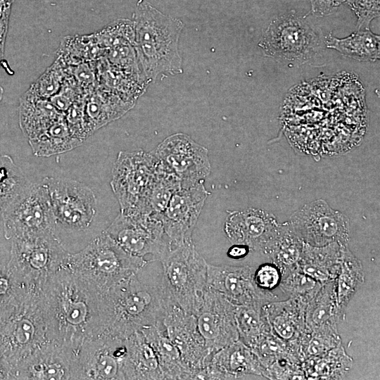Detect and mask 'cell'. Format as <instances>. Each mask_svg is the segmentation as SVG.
<instances>
[{
    "label": "cell",
    "instance_id": "obj_1",
    "mask_svg": "<svg viewBox=\"0 0 380 380\" xmlns=\"http://www.w3.org/2000/svg\"><path fill=\"white\" fill-rule=\"evenodd\" d=\"M101 295L61 266L39 292L49 341L75 353L83 343L99 336Z\"/></svg>",
    "mask_w": 380,
    "mask_h": 380
},
{
    "label": "cell",
    "instance_id": "obj_2",
    "mask_svg": "<svg viewBox=\"0 0 380 380\" xmlns=\"http://www.w3.org/2000/svg\"><path fill=\"white\" fill-rule=\"evenodd\" d=\"M141 270L101 293L99 336L125 339L143 329L163 325L168 295L161 281H145Z\"/></svg>",
    "mask_w": 380,
    "mask_h": 380
},
{
    "label": "cell",
    "instance_id": "obj_3",
    "mask_svg": "<svg viewBox=\"0 0 380 380\" xmlns=\"http://www.w3.org/2000/svg\"><path fill=\"white\" fill-rule=\"evenodd\" d=\"M133 23L134 47L146 78L154 80L164 72H182L178 42L183 23L144 0L137 4Z\"/></svg>",
    "mask_w": 380,
    "mask_h": 380
},
{
    "label": "cell",
    "instance_id": "obj_4",
    "mask_svg": "<svg viewBox=\"0 0 380 380\" xmlns=\"http://www.w3.org/2000/svg\"><path fill=\"white\" fill-rule=\"evenodd\" d=\"M149 262L125 251L102 231L81 250L68 253L61 266L103 293Z\"/></svg>",
    "mask_w": 380,
    "mask_h": 380
},
{
    "label": "cell",
    "instance_id": "obj_5",
    "mask_svg": "<svg viewBox=\"0 0 380 380\" xmlns=\"http://www.w3.org/2000/svg\"><path fill=\"white\" fill-rule=\"evenodd\" d=\"M8 272L23 291L35 293L62 265L68 252L53 233L13 239Z\"/></svg>",
    "mask_w": 380,
    "mask_h": 380
},
{
    "label": "cell",
    "instance_id": "obj_6",
    "mask_svg": "<svg viewBox=\"0 0 380 380\" xmlns=\"http://www.w3.org/2000/svg\"><path fill=\"white\" fill-rule=\"evenodd\" d=\"M160 262L166 293L183 310L194 315L207 289V262L192 241L172 247Z\"/></svg>",
    "mask_w": 380,
    "mask_h": 380
},
{
    "label": "cell",
    "instance_id": "obj_7",
    "mask_svg": "<svg viewBox=\"0 0 380 380\" xmlns=\"http://www.w3.org/2000/svg\"><path fill=\"white\" fill-rule=\"evenodd\" d=\"M158 165V160L152 151L119 152L112 170L110 186L120 205V213L149 214V198Z\"/></svg>",
    "mask_w": 380,
    "mask_h": 380
},
{
    "label": "cell",
    "instance_id": "obj_8",
    "mask_svg": "<svg viewBox=\"0 0 380 380\" xmlns=\"http://www.w3.org/2000/svg\"><path fill=\"white\" fill-rule=\"evenodd\" d=\"M39 292L25 296L0 319V349L12 372L27 356L49 341Z\"/></svg>",
    "mask_w": 380,
    "mask_h": 380
},
{
    "label": "cell",
    "instance_id": "obj_9",
    "mask_svg": "<svg viewBox=\"0 0 380 380\" xmlns=\"http://www.w3.org/2000/svg\"><path fill=\"white\" fill-rule=\"evenodd\" d=\"M322 45L315 27L293 11L273 18L258 43L266 56L298 64L315 58Z\"/></svg>",
    "mask_w": 380,
    "mask_h": 380
},
{
    "label": "cell",
    "instance_id": "obj_10",
    "mask_svg": "<svg viewBox=\"0 0 380 380\" xmlns=\"http://www.w3.org/2000/svg\"><path fill=\"white\" fill-rule=\"evenodd\" d=\"M42 181L46 185L55 219V235L63 232L69 236H77L89 232L96 213L92 189L68 178L46 177Z\"/></svg>",
    "mask_w": 380,
    "mask_h": 380
},
{
    "label": "cell",
    "instance_id": "obj_11",
    "mask_svg": "<svg viewBox=\"0 0 380 380\" xmlns=\"http://www.w3.org/2000/svg\"><path fill=\"white\" fill-rule=\"evenodd\" d=\"M1 220L7 240L54 234L56 222L46 184L30 182L2 212Z\"/></svg>",
    "mask_w": 380,
    "mask_h": 380
},
{
    "label": "cell",
    "instance_id": "obj_12",
    "mask_svg": "<svg viewBox=\"0 0 380 380\" xmlns=\"http://www.w3.org/2000/svg\"><path fill=\"white\" fill-rule=\"evenodd\" d=\"M129 254L151 261H160L172 248L165 239L162 222L149 214L125 215L120 213L103 230Z\"/></svg>",
    "mask_w": 380,
    "mask_h": 380
},
{
    "label": "cell",
    "instance_id": "obj_13",
    "mask_svg": "<svg viewBox=\"0 0 380 380\" xmlns=\"http://www.w3.org/2000/svg\"><path fill=\"white\" fill-rule=\"evenodd\" d=\"M289 222L303 242L312 246L332 243L348 245L350 241L348 218L322 199L305 205L291 216Z\"/></svg>",
    "mask_w": 380,
    "mask_h": 380
},
{
    "label": "cell",
    "instance_id": "obj_14",
    "mask_svg": "<svg viewBox=\"0 0 380 380\" xmlns=\"http://www.w3.org/2000/svg\"><path fill=\"white\" fill-rule=\"evenodd\" d=\"M152 151L160 164L180 180L182 188L204 182L210 172L208 150L186 134L169 136Z\"/></svg>",
    "mask_w": 380,
    "mask_h": 380
},
{
    "label": "cell",
    "instance_id": "obj_15",
    "mask_svg": "<svg viewBox=\"0 0 380 380\" xmlns=\"http://www.w3.org/2000/svg\"><path fill=\"white\" fill-rule=\"evenodd\" d=\"M125 339L101 335L82 344L75 351L72 379H125Z\"/></svg>",
    "mask_w": 380,
    "mask_h": 380
},
{
    "label": "cell",
    "instance_id": "obj_16",
    "mask_svg": "<svg viewBox=\"0 0 380 380\" xmlns=\"http://www.w3.org/2000/svg\"><path fill=\"white\" fill-rule=\"evenodd\" d=\"M235 308L222 294L207 287L194 316L210 356L239 340Z\"/></svg>",
    "mask_w": 380,
    "mask_h": 380
},
{
    "label": "cell",
    "instance_id": "obj_17",
    "mask_svg": "<svg viewBox=\"0 0 380 380\" xmlns=\"http://www.w3.org/2000/svg\"><path fill=\"white\" fill-rule=\"evenodd\" d=\"M203 182L177 190L162 215L160 220L172 247L192 241L194 229L209 194Z\"/></svg>",
    "mask_w": 380,
    "mask_h": 380
},
{
    "label": "cell",
    "instance_id": "obj_18",
    "mask_svg": "<svg viewBox=\"0 0 380 380\" xmlns=\"http://www.w3.org/2000/svg\"><path fill=\"white\" fill-rule=\"evenodd\" d=\"M163 325L183 361L193 371L194 379H198L209 353L198 329L195 316L183 310L169 296Z\"/></svg>",
    "mask_w": 380,
    "mask_h": 380
},
{
    "label": "cell",
    "instance_id": "obj_19",
    "mask_svg": "<svg viewBox=\"0 0 380 380\" xmlns=\"http://www.w3.org/2000/svg\"><path fill=\"white\" fill-rule=\"evenodd\" d=\"M279 225L271 213L250 208L230 211L224 221V231L233 244L246 245L251 251L265 254Z\"/></svg>",
    "mask_w": 380,
    "mask_h": 380
},
{
    "label": "cell",
    "instance_id": "obj_20",
    "mask_svg": "<svg viewBox=\"0 0 380 380\" xmlns=\"http://www.w3.org/2000/svg\"><path fill=\"white\" fill-rule=\"evenodd\" d=\"M254 270L250 266L208 264L207 287L220 293L235 305L278 300L272 292L262 291L255 286L253 280Z\"/></svg>",
    "mask_w": 380,
    "mask_h": 380
},
{
    "label": "cell",
    "instance_id": "obj_21",
    "mask_svg": "<svg viewBox=\"0 0 380 380\" xmlns=\"http://www.w3.org/2000/svg\"><path fill=\"white\" fill-rule=\"evenodd\" d=\"M74 355L72 350L48 341L13 369L12 379H72Z\"/></svg>",
    "mask_w": 380,
    "mask_h": 380
},
{
    "label": "cell",
    "instance_id": "obj_22",
    "mask_svg": "<svg viewBox=\"0 0 380 380\" xmlns=\"http://www.w3.org/2000/svg\"><path fill=\"white\" fill-rule=\"evenodd\" d=\"M262 368L252 350L240 340L215 353L198 379H236L248 374L262 376Z\"/></svg>",
    "mask_w": 380,
    "mask_h": 380
},
{
    "label": "cell",
    "instance_id": "obj_23",
    "mask_svg": "<svg viewBox=\"0 0 380 380\" xmlns=\"http://www.w3.org/2000/svg\"><path fill=\"white\" fill-rule=\"evenodd\" d=\"M305 307L306 305L288 298L264 303L261 310L272 331L291 346L305 331Z\"/></svg>",
    "mask_w": 380,
    "mask_h": 380
},
{
    "label": "cell",
    "instance_id": "obj_24",
    "mask_svg": "<svg viewBox=\"0 0 380 380\" xmlns=\"http://www.w3.org/2000/svg\"><path fill=\"white\" fill-rule=\"evenodd\" d=\"M134 105V102L125 100L110 89L96 87L84 98V110L89 136L122 116Z\"/></svg>",
    "mask_w": 380,
    "mask_h": 380
},
{
    "label": "cell",
    "instance_id": "obj_25",
    "mask_svg": "<svg viewBox=\"0 0 380 380\" xmlns=\"http://www.w3.org/2000/svg\"><path fill=\"white\" fill-rule=\"evenodd\" d=\"M125 379H163L156 354L141 330L125 338Z\"/></svg>",
    "mask_w": 380,
    "mask_h": 380
},
{
    "label": "cell",
    "instance_id": "obj_26",
    "mask_svg": "<svg viewBox=\"0 0 380 380\" xmlns=\"http://www.w3.org/2000/svg\"><path fill=\"white\" fill-rule=\"evenodd\" d=\"M345 246L332 243L316 247L305 243L296 267L322 284L336 279Z\"/></svg>",
    "mask_w": 380,
    "mask_h": 380
},
{
    "label": "cell",
    "instance_id": "obj_27",
    "mask_svg": "<svg viewBox=\"0 0 380 380\" xmlns=\"http://www.w3.org/2000/svg\"><path fill=\"white\" fill-rule=\"evenodd\" d=\"M141 331L156 354L163 379H194L193 371L168 338L164 325L152 326Z\"/></svg>",
    "mask_w": 380,
    "mask_h": 380
},
{
    "label": "cell",
    "instance_id": "obj_28",
    "mask_svg": "<svg viewBox=\"0 0 380 380\" xmlns=\"http://www.w3.org/2000/svg\"><path fill=\"white\" fill-rule=\"evenodd\" d=\"M64 117L49 99L39 98L27 91L20 97L19 125L24 135L33 139Z\"/></svg>",
    "mask_w": 380,
    "mask_h": 380
},
{
    "label": "cell",
    "instance_id": "obj_29",
    "mask_svg": "<svg viewBox=\"0 0 380 380\" xmlns=\"http://www.w3.org/2000/svg\"><path fill=\"white\" fill-rule=\"evenodd\" d=\"M345 312L339 308L336 296L335 279L323 283L305 310V331L324 327H337Z\"/></svg>",
    "mask_w": 380,
    "mask_h": 380
},
{
    "label": "cell",
    "instance_id": "obj_30",
    "mask_svg": "<svg viewBox=\"0 0 380 380\" xmlns=\"http://www.w3.org/2000/svg\"><path fill=\"white\" fill-rule=\"evenodd\" d=\"M325 44L346 57L360 61L373 62L380 58L379 35L369 29L357 30L344 38H336L330 34Z\"/></svg>",
    "mask_w": 380,
    "mask_h": 380
},
{
    "label": "cell",
    "instance_id": "obj_31",
    "mask_svg": "<svg viewBox=\"0 0 380 380\" xmlns=\"http://www.w3.org/2000/svg\"><path fill=\"white\" fill-rule=\"evenodd\" d=\"M353 359L340 346L326 354L302 362L305 379H341L349 372Z\"/></svg>",
    "mask_w": 380,
    "mask_h": 380
},
{
    "label": "cell",
    "instance_id": "obj_32",
    "mask_svg": "<svg viewBox=\"0 0 380 380\" xmlns=\"http://www.w3.org/2000/svg\"><path fill=\"white\" fill-rule=\"evenodd\" d=\"M304 245L288 221L280 224L278 232L265 255L281 270L283 275L297 266Z\"/></svg>",
    "mask_w": 380,
    "mask_h": 380
},
{
    "label": "cell",
    "instance_id": "obj_33",
    "mask_svg": "<svg viewBox=\"0 0 380 380\" xmlns=\"http://www.w3.org/2000/svg\"><path fill=\"white\" fill-rule=\"evenodd\" d=\"M28 141L34 155L44 157L70 151L82 144L72 134L65 115Z\"/></svg>",
    "mask_w": 380,
    "mask_h": 380
},
{
    "label": "cell",
    "instance_id": "obj_34",
    "mask_svg": "<svg viewBox=\"0 0 380 380\" xmlns=\"http://www.w3.org/2000/svg\"><path fill=\"white\" fill-rule=\"evenodd\" d=\"M335 281L337 303L345 312L350 301L365 281L362 263L348 249V245L343 248L340 270Z\"/></svg>",
    "mask_w": 380,
    "mask_h": 380
},
{
    "label": "cell",
    "instance_id": "obj_35",
    "mask_svg": "<svg viewBox=\"0 0 380 380\" xmlns=\"http://www.w3.org/2000/svg\"><path fill=\"white\" fill-rule=\"evenodd\" d=\"M341 344L337 327H324L310 332L304 331L291 346V349L302 362L308 358L322 356Z\"/></svg>",
    "mask_w": 380,
    "mask_h": 380
},
{
    "label": "cell",
    "instance_id": "obj_36",
    "mask_svg": "<svg viewBox=\"0 0 380 380\" xmlns=\"http://www.w3.org/2000/svg\"><path fill=\"white\" fill-rule=\"evenodd\" d=\"M104 52L105 49L96 44L91 34L65 37L58 48L57 56L68 66H73L82 62L98 60Z\"/></svg>",
    "mask_w": 380,
    "mask_h": 380
},
{
    "label": "cell",
    "instance_id": "obj_37",
    "mask_svg": "<svg viewBox=\"0 0 380 380\" xmlns=\"http://www.w3.org/2000/svg\"><path fill=\"white\" fill-rule=\"evenodd\" d=\"M263 303L236 305L235 319L241 342L249 348L270 326L264 317L261 307Z\"/></svg>",
    "mask_w": 380,
    "mask_h": 380
},
{
    "label": "cell",
    "instance_id": "obj_38",
    "mask_svg": "<svg viewBox=\"0 0 380 380\" xmlns=\"http://www.w3.org/2000/svg\"><path fill=\"white\" fill-rule=\"evenodd\" d=\"M21 169L8 155L0 156V213L30 184Z\"/></svg>",
    "mask_w": 380,
    "mask_h": 380
},
{
    "label": "cell",
    "instance_id": "obj_39",
    "mask_svg": "<svg viewBox=\"0 0 380 380\" xmlns=\"http://www.w3.org/2000/svg\"><path fill=\"white\" fill-rule=\"evenodd\" d=\"M181 188L180 180L158 161L156 178L149 198V214L160 220L172 195Z\"/></svg>",
    "mask_w": 380,
    "mask_h": 380
},
{
    "label": "cell",
    "instance_id": "obj_40",
    "mask_svg": "<svg viewBox=\"0 0 380 380\" xmlns=\"http://www.w3.org/2000/svg\"><path fill=\"white\" fill-rule=\"evenodd\" d=\"M322 284L296 267L283 274L279 287L288 298L307 305L319 290Z\"/></svg>",
    "mask_w": 380,
    "mask_h": 380
},
{
    "label": "cell",
    "instance_id": "obj_41",
    "mask_svg": "<svg viewBox=\"0 0 380 380\" xmlns=\"http://www.w3.org/2000/svg\"><path fill=\"white\" fill-rule=\"evenodd\" d=\"M69 72V66L57 56L55 61L30 86L27 91L42 99H50L58 92Z\"/></svg>",
    "mask_w": 380,
    "mask_h": 380
},
{
    "label": "cell",
    "instance_id": "obj_42",
    "mask_svg": "<svg viewBox=\"0 0 380 380\" xmlns=\"http://www.w3.org/2000/svg\"><path fill=\"white\" fill-rule=\"evenodd\" d=\"M250 348L256 355L262 372L279 357L292 351L290 345L278 337L270 327L258 338Z\"/></svg>",
    "mask_w": 380,
    "mask_h": 380
},
{
    "label": "cell",
    "instance_id": "obj_43",
    "mask_svg": "<svg viewBox=\"0 0 380 380\" xmlns=\"http://www.w3.org/2000/svg\"><path fill=\"white\" fill-rule=\"evenodd\" d=\"M92 36L96 44L103 49L121 44L134 45V23L125 19L118 20L92 34Z\"/></svg>",
    "mask_w": 380,
    "mask_h": 380
},
{
    "label": "cell",
    "instance_id": "obj_44",
    "mask_svg": "<svg viewBox=\"0 0 380 380\" xmlns=\"http://www.w3.org/2000/svg\"><path fill=\"white\" fill-rule=\"evenodd\" d=\"M269 379H304L302 362L298 356L289 351L266 367L262 374Z\"/></svg>",
    "mask_w": 380,
    "mask_h": 380
},
{
    "label": "cell",
    "instance_id": "obj_45",
    "mask_svg": "<svg viewBox=\"0 0 380 380\" xmlns=\"http://www.w3.org/2000/svg\"><path fill=\"white\" fill-rule=\"evenodd\" d=\"M282 278L281 270L274 263H264L255 268L253 280L255 286L265 292L279 287Z\"/></svg>",
    "mask_w": 380,
    "mask_h": 380
},
{
    "label": "cell",
    "instance_id": "obj_46",
    "mask_svg": "<svg viewBox=\"0 0 380 380\" xmlns=\"http://www.w3.org/2000/svg\"><path fill=\"white\" fill-rule=\"evenodd\" d=\"M351 9L357 17V29H369L371 22L379 16L380 0H357Z\"/></svg>",
    "mask_w": 380,
    "mask_h": 380
},
{
    "label": "cell",
    "instance_id": "obj_47",
    "mask_svg": "<svg viewBox=\"0 0 380 380\" xmlns=\"http://www.w3.org/2000/svg\"><path fill=\"white\" fill-rule=\"evenodd\" d=\"M14 0H0V65L4 56L9 18Z\"/></svg>",
    "mask_w": 380,
    "mask_h": 380
},
{
    "label": "cell",
    "instance_id": "obj_48",
    "mask_svg": "<svg viewBox=\"0 0 380 380\" xmlns=\"http://www.w3.org/2000/svg\"><path fill=\"white\" fill-rule=\"evenodd\" d=\"M311 12L317 17H323L331 14L336 7L334 0H310Z\"/></svg>",
    "mask_w": 380,
    "mask_h": 380
},
{
    "label": "cell",
    "instance_id": "obj_49",
    "mask_svg": "<svg viewBox=\"0 0 380 380\" xmlns=\"http://www.w3.org/2000/svg\"><path fill=\"white\" fill-rule=\"evenodd\" d=\"M251 251L250 248L243 244H233L227 253L229 258L234 260H240L245 258Z\"/></svg>",
    "mask_w": 380,
    "mask_h": 380
},
{
    "label": "cell",
    "instance_id": "obj_50",
    "mask_svg": "<svg viewBox=\"0 0 380 380\" xmlns=\"http://www.w3.org/2000/svg\"><path fill=\"white\" fill-rule=\"evenodd\" d=\"M334 5L337 8L341 4L346 3L347 0H334Z\"/></svg>",
    "mask_w": 380,
    "mask_h": 380
},
{
    "label": "cell",
    "instance_id": "obj_51",
    "mask_svg": "<svg viewBox=\"0 0 380 380\" xmlns=\"http://www.w3.org/2000/svg\"><path fill=\"white\" fill-rule=\"evenodd\" d=\"M357 0H347L346 3L350 6V8L353 6V4L355 3Z\"/></svg>",
    "mask_w": 380,
    "mask_h": 380
},
{
    "label": "cell",
    "instance_id": "obj_52",
    "mask_svg": "<svg viewBox=\"0 0 380 380\" xmlns=\"http://www.w3.org/2000/svg\"><path fill=\"white\" fill-rule=\"evenodd\" d=\"M3 95H4V89L3 87L0 85V102L3 98Z\"/></svg>",
    "mask_w": 380,
    "mask_h": 380
},
{
    "label": "cell",
    "instance_id": "obj_53",
    "mask_svg": "<svg viewBox=\"0 0 380 380\" xmlns=\"http://www.w3.org/2000/svg\"><path fill=\"white\" fill-rule=\"evenodd\" d=\"M1 220V213H0V222Z\"/></svg>",
    "mask_w": 380,
    "mask_h": 380
}]
</instances>
